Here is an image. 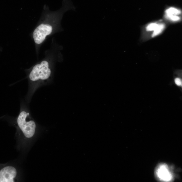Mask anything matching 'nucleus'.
Listing matches in <instances>:
<instances>
[{
	"label": "nucleus",
	"mask_w": 182,
	"mask_h": 182,
	"mask_svg": "<svg viewBox=\"0 0 182 182\" xmlns=\"http://www.w3.org/2000/svg\"><path fill=\"white\" fill-rule=\"evenodd\" d=\"M181 13L180 10L174 7H170L165 11V16H178Z\"/></svg>",
	"instance_id": "obj_6"
},
{
	"label": "nucleus",
	"mask_w": 182,
	"mask_h": 182,
	"mask_svg": "<svg viewBox=\"0 0 182 182\" xmlns=\"http://www.w3.org/2000/svg\"><path fill=\"white\" fill-rule=\"evenodd\" d=\"M165 27V25L164 23L158 24V26L152 33V37H154L160 34L164 30Z\"/></svg>",
	"instance_id": "obj_5"
},
{
	"label": "nucleus",
	"mask_w": 182,
	"mask_h": 182,
	"mask_svg": "<svg viewBox=\"0 0 182 182\" xmlns=\"http://www.w3.org/2000/svg\"><path fill=\"white\" fill-rule=\"evenodd\" d=\"M156 174L160 180L169 182L173 180V174L168 165L161 164L159 165L156 170Z\"/></svg>",
	"instance_id": "obj_3"
},
{
	"label": "nucleus",
	"mask_w": 182,
	"mask_h": 182,
	"mask_svg": "<svg viewBox=\"0 0 182 182\" xmlns=\"http://www.w3.org/2000/svg\"><path fill=\"white\" fill-rule=\"evenodd\" d=\"M158 24L156 23H152L149 24L146 27V30L147 31H154Z\"/></svg>",
	"instance_id": "obj_7"
},
{
	"label": "nucleus",
	"mask_w": 182,
	"mask_h": 182,
	"mask_svg": "<svg viewBox=\"0 0 182 182\" xmlns=\"http://www.w3.org/2000/svg\"><path fill=\"white\" fill-rule=\"evenodd\" d=\"M16 170L12 166L4 167L0 171V182H14L17 175Z\"/></svg>",
	"instance_id": "obj_4"
},
{
	"label": "nucleus",
	"mask_w": 182,
	"mask_h": 182,
	"mask_svg": "<svg viewBox=\"0 0 182 182\" xmlns=\"http://www.w3.org/2000/svg\"><path fill=\"white\" fill-rule=\"evenodd\" d=\"M29 113L22 111L20 113L17 119V123L25 136L27 138L32 137L35 134L36 124L33 121H27Z\"/></svg>",
	"instance_id": "obj_1"
},
{
	"label": "nucleus",
	"mask_w": 182,
	"mask_h": 182,
	"mask_svg": "<svg viewBox=\"0 0 182 182\" xmlns=\"http://www.w3.org/2000/svg\"><path fill=\"white\" fill-rule=\"evenodd\" d=\"M175 84L176 85L179 86H182V81L180 78H177L175 80Z\"/></svg>",
	"instance_id": "obj_9"
},
{
	"label": "nucleus",
	"mask_w": 182,
	"mask_h": 182,
	"mask_svg": "<svg viewBox=\"0 0 182 182\" xmlns=\"http://www.w3.org/2000/svg\"><path fill=\"white\" fill-rule=\"evenodd\" d=\"M52 31V27L49 24L40 25L33 32V37L35 43L38 45L42 43L46 37L51 34Z\"/></svg>",
	"instance_id": "obj_2"
},
{
	"label": "nucleus",
	"mask_w": 182,
	"mask_h": 182,
	"mask_svg": "<svg viewBox=\"0 0 182 182\" xmlns=\"http://www.w3.org/2000/svg\"><path fill=\"white\" fill-rule=\"evenodd\" d=\"M165 17L173 22H178L180 19V17L178 16H165Z\"/></svg>",
	"instance_id": "obj_8"
}]
</instances>
